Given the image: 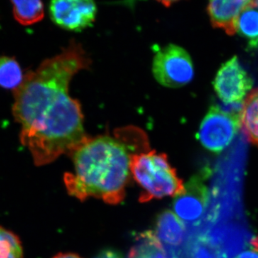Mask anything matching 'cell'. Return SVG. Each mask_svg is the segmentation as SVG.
I'll list each match as a JSON object with an SVG mask.
<instances>
[{"instance_id":"obj_1","label":"cell","mask_w":258,"mask_h":258,"mask_svg":"<svg viewBox=\"0 0 258 258\" xmlns=\"http://www.w3.org/2000/svg\"><path fill=\"white\" fill-rule=\"evenodd\" d=\"M89 57L76 41L24 77L14 91L13 113L21 125L20 142L36 166L71 155L88 137L79 102L70 96L73 77L88 69Z\"/></svg>"},{"instance_id":"obj_2","label":"cell","mask_w":258,"mask_h":258,"mask_svg":"<svg viewBox=\"0 0 258 258\" xmlns=\"http://www.w3.org/2000/svg\"><path fill=\"white\" fill-rule=\"evenodd\" d=\"M132 154L119 139L88 138L71 155L74 171L64 175L69 195L81 201L94 198L109 205L120 204L125 198Z\"/></svg>"},{"instance_id":"obj_3","label":"cell","mask_w":258,"mask_h":258,"mask_svg":"<svg viewBox=\"0 0 258 258\" xmlns=\"http://www.w3.org/2000/svg\"><path fill=\"white\" fill-rule=\"evenodd\" d=\"M130 172L143 189L139 197L141 203L166 197L176 198L184 191V183L166 154L149 149L133 153L131 154Z\"/></svg>"},{"instance_id":"obj_4","label":"cell","mask_w":258,"mask_h":258,"mask_svg":"<svg viewBox=\"0 0 258 258\" xmlns=\"http://www.w3.org/2000/svg\"><path fill=\"white\" fill-rule=\"evenodd\" d=\"M240 112L227 111L213 105L203 118L198 139L205 149L221 152L228 147L240 128Z\"/></svg>"},{"instance_id":"obj_5","label":"cell","mask_w":258,"mask_h":258,"mask_svg":"<svg viewBox=\"0 0 258 258\" xmlns=\"http://www.w3.org/2000/svg\"><path fill=\"white\" fill-rule=\"evenodd\" d=\"M152 73L161 86L178 88L192 81L194 66L191 57L182 47L170 44L154 56Z\"/></svg>"},{"instance_id":"obj_6","label":"cell","mask_w":258,"mask_h":258,"mask_svg":"<svg viewBox=\"0 0 258 258\" xmlns=\"http://www.w3.org/2000/svg\"><path fill=\"white\" fill-rule=\"evenodd\" d=\"M252 85L253 81L236 56L222 64L213 82L217 96L227 104L242 103Z\"/></svg>"},{"instance_id":"obj_7","label":"cell","mask_w":258,"mask_h":258,"mask_svg":"<svg viewBox=\"0 0 258 258\" xmlns=\"http://www.w3.org/2000/svg\"><path fill=\"white\" fill-rule=\"evenodd\" d=\"M49 12L53 23L60 28L80 32L92 25L97 6L93 1L56 0L50 3Z\"/></svg>"},{"instance_id":"obj_8","label":"cell","mask_w":258,"mask_h":258,"mask_svg":"<svg viewBox=\"0 0 258 258\" xmlns=\"http://www.w3.org/2000/svg\"><path fill=\"white\" fill-rule=\"evenodd\" d=\"M208 199V189L200 178H191L185 186L184 192L176 197L173 208L180 220L194 223L203 216Z\"/></svg>"},{"instance_id":"obj_9","label":"cell","mask_w":258,"mask_h":258,"mask_svg":"<svg viewBox=\"0 0 258 258\" xmlns=\"http://www.w3.org/2000/svg\"><path fill=\"white\" fill-rule=\"evenodd\" d=\"M252 1H211L209 3L208 13L212 25L222 29L229 35L237 33V19L241 12Z\"/></svg>"},{"instance_id":"obj_10","label":"cell","mask_w":258,"mask_h":258,"mask_svg":"<svg viewBox=\"0 0 258 258\" xmlns=\"http://www.w3.org/2000/svg\"><path fill=\"white\" fill-rule=\"evenodd\" d=\"M185 231L184 222L171 210L161 212L157 217L154 233L162 244L177 247L184 241Z\"/></svg>"},{"instance_id":"obj_11","label":"cell","mask_w":258,"mask_h":258,"mask_svg":"<svg viewBox=\"0 0 258 258\" xmlns=\"http://www.w3.org/2000/svg\"><path fill=\"white\" fill-rule=\"evenodd\" d=\"M128 258H171L164 245L152 231H146L137 236Z\"/></svg>"},{"instance_id":"obj_12","label":"cell","mask_w":258,"mask_h":258,"mask_svg":"<svg viewBox=\"0 0 258 258\" xmlns=\"http://www.w3.org/2000/svg\"><path fill=\"white\" fill-rule=\"evenodd\" d=\"M240 128L249 142L258 147V88L252 91L242 103Z\"/></svg>"},{"instance_id":"obj_13","label":"cell","mask_w":258,"mask_h":258,"mask_svg":"<svg viewBox=\"0 0 258 258\" xmlns=\"http://www.w3.org/2000/svg\"><path fill=\"white\" fill-rule=\"evenodd\" d=\"M237 33L248 40L251 48L258 47V8L254 1H252L239 15Z\"/></svg>"},{"instance_id":"obj_14","label":"cell","mask_w":258,"mask_h":258,"mask_svg":"<svg viewBox=\"0 0 258 258\" xmlns=\"http://www.w3.org/2000/svg\"><path fill=\"white\" fill-rule=\"evenodd\" d=\"M13 15L19 23L30 25L40 21L44 17V5L38 0L12 2Z\"/></svg>"},{"instance_id":"obj_15","label":"cell","mask_w":258,"mask_h":258,"mask_svg":"<svg viewBox=\"0 0 258 258\" xmlns=\"http://www.w3.org/2000/svg\"><path fill=\"white\" fill-rule=\"evenodd\" d=\"M24 79L21 68L13 57H0V86L7 89L20 87Z\"/></svg>"},{"instance_id":"obj_16","label":"cell","mask_w":258,"mask_h":258,"mask_svg":"<svg viewBox=\"0 0 258 258\" xmlns=\"http://www.w3.org/2000/svg\"><path fill=\"white\" fill-rule=\"evenodd\" d=\"M24 250L18 235L0 227V258H23Z\"/></svg>"},{"instance_id":"obj_17","label":"cell","mask_w":258,"mask_h":258,"mask_svg":"<svg viewBox=\"0 0 258 258\" xmlns=\"http://www.w3.org/2000/svg\"><path fill=\"white\" fill-rule=\"evenodd\" d=\"M94 258H123L121 253L114 249H103Z\"/></svg>"},{"instance_id":"obj_18","label":"cell","mask_w":258,"mask_h":258,"mask_svg":"<svg viewBox=\"0 0 258 258\" xmlns=\"http://www.w3.org/2000/svg\"><path fill=\"white\" fill-rule=\"evenodd\" d=\"M235 258H258V252H254L253 250L244 251Z\"/></svg>"},{"instance_id":"obj_19","label":"cell","mask_w":258,"mask_h":258,"mask_svg":"<svg viewBox=\"0 0 258 258\" xmlns=\"http://www.w3.org/2000/svg\"><path fill=\"white\" fill-rule=\"evenodd\" d=\"M52 258H82L74 253H59Z\"/></svg>"},{"instance_id":"obj_20","label":"cell","mask_w":258,"mask_h":258,"mask_svg":"<svg viewBox=\"0 0 258 258\" xmlns=\"http://www.w3.org/2000/svg\"><path fill=\"white\" fill-rule=\"evenodd\" d=\"M251 244L253 246L254 248L256 250L258 251V236L252 240Z\"/></svg>"},{"instance_id":"obj_21","label":"cell","mask_w":258,"mask_h":258,"mask_svg":"<svg viewBox=\"0 0 258 258\" xmlns=\"http://www.w3.org/2000/svg\"><path fill=\"white\" fill-rule=\"evenodd\" d=\"M254 4H255V6L258 8V1H254Z\"/></svg>"}]
</instances>
